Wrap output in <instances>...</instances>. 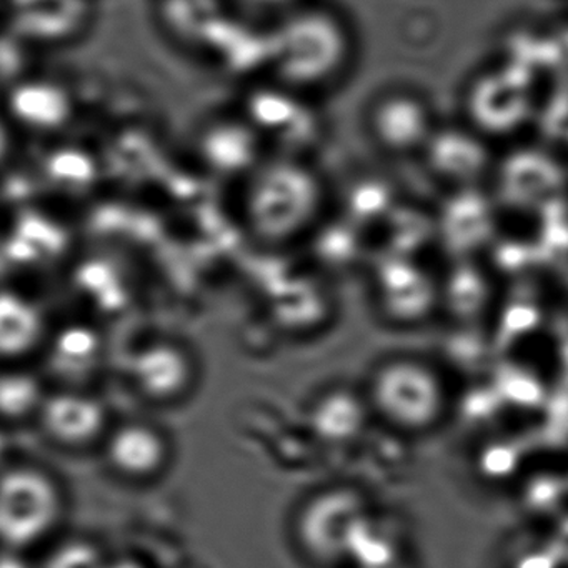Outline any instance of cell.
Returning <instances> with one entry per match:
<instances>
[{"label":"cell","instance_id":"8992f818","mask_svg":"<svg viewBox=\"0 0 568 568\" xmlns=\"http://www.w3.org/2000/svg\"><path fill=\"white\" fill-rule=\"evenodd\" d=\"M372 517L367 497L352 488H331L312 497L298 511L295 538L302 554L314 564L344 561L352 545Z\"/></svg>","mask_w":568,"mask_h":568},{"label":"cell","instance_id":"ac0fdd59","mask_svg":"<svg viewBox=\"0 0 568 568\" xmlns=\"http://www.w3.org/2000/svg\"><path fill=\"white\" fill-rule=\"evenodd\" d=\"M108 557L84 537L65 538L49 550L41 568H104Z\"/></svg>","mask_w":568,"mask_h":568},{"label":"cell","instance_id":"5bb4252c","mask_svg":"<svg viewBox=\"0 0 568 568\" xmlns=\"http://www.w3.org/2000/svg\"><path fill=\"white\" fill-rule=\"evenodd\" d=\"M49 335L44 308L19 288L0 285V365L28 364Z\"/></svg>","mask_w":568,"mask_h":568},{"label":"cell","instance_id":"30bf717a","mask_svg":"<svg viewBox=\"0 0 568 568\" xmlns=\"http://www.w3.org/2000/svg\"><path fill=\"white\" fill-rule=\"evenodd\" d=\"M132 390L149 404H178L194 388L197 368L191 351L175 341H152L128 362Z\"/></svg>","mask_w":568,"mask_h":568},{"label":"cell","instance_id":"4fadbf2b","mask_svg":"<svg viewBox=\"0 0 568 568\" xmlns=\"http://www.w3.org/2000/svg\"><path fill=\"white\" fill-rule=\"evenodd\" d=\"M45 378L58 382L55 387L91 388L104 365L105 347L101 334L84 325H71L51 332L45 342Z\"/></svg>","mask_w":568,"mask_h":568},{"label":"cell","instance_id":"9a60e30c","mask_svg":"<svg viewBox=\"0 0 568 568\" xmlns=\"http://www.w3.org/2000/svg\"><path fill=\"white\" fill-rule=\"evenodd\" d=\"M158 14L171 41L207 52L237 12L231 0H158Z\"/></svg>","mask_w":568,"mask_h":568},{"label":"cell","instance_id":"277c9868","mask_svg":"<svg viewBox=\"0 0 568 568\" xmlns=\"http://www.w3.org/2000/svg\"><path fill=\"white\" fill-rule=\"evenodd\" d=\"M68 510L61 480L42 465L14 464L0 471V541L12 551L44 545Z\"/></svg>","mask_w":568,"mask_h":568},{"label":"cell","instance_id":"8fae6325","mask_svg":"<svg viewBox=\"0 0 568 568\" xmlns=\"http://www.w3.org/2000/svg\"><path fill=\"white\" fill-rule=\"evenodd\" d=\"M367 129L378 149L392 155H407L430 144L434 119L417 95L388 92L368 109Z\"/></svg>","mask_w":568,"mask_h":568},{"label":"cell","instance_id":"e0dca14e","mask_svg":"<svg viewBox=\"0 0 568 568\" xmlns=\"http://www.w3.org/2000/svg\"><path fill=\"white\" fill-rule=\"evenodd\" d=\"M312 425L315 434L327 442L347 440L361 430L362 420L372 417L364 394L337 390L317 398L312 407Z\"/></svg>","mask_w":568,"mask_h":568},{"label":"cell","instance_id":"ba28073f","mask_svg":"<svg viewBox=\"0 0 568 568\" xmlns=\"http://www.w3.org/2000/svg\"><path fill=\"white\" fill-rule=\"evenodd\" d=\"M99 452L115 478L134 485L159 480L171 467L174 454L168 432L148 418L114 422Z\"/></svg>","mask_w":568,"mask_h":568},{"label":"cell","instance_id":"9c48e42d","mask_svg":"<svg viewBox=\"0 0 568 568\" xmlns=\"http://www.w3.org/2000/svg\"><path fill=\"white\" fill-rule=\"evenodd\" d=\"M194 151L209 174L235 182V185L268 154L264 142L241 112L205 121L195 132Z\"/></svg>","mask_w":568,"mask_h":568},{"label":"cell","instance_id":"3957f363","mask_svg":"<svg viewBox=\"0 0 568 568\" xmlns=\"http://www.w3.org/2000/svg\"><path fill=\"white\" fill-rule=\"evenodd\" d=\"M372 417L397 434L425 435L447 418L450 394L444 374L418 355L382 358L362 388Z\"/></svg>","mask_w":568,"mask_h":568},{"label":"cell","instance_id":"44dd1931","mask_svg":"<svg viewBox=\"0 0 568 568\" xmlns=\"http://www.w3.org/2000/svg\"><path fill=\"white\" fill-rule=\"evenodd\" d=\"M18 135V131L9 121L8 115L4 114V111H0V171L14 158Z\"/></svg>","mask_w":568,"mask_h":568},{"label":"cell","instance_id":"6da1fadb","mask_svg":"<svg viewBox=\"0 0 568 568\" xmlns=\"http://www.w3.org/2000/svg\"><path fill=\"white\" fill-rule=\"evenodd\" d=\"M267 78L308 98L334 89L354 62L355 39L344 16L322 0H302L264 24Z\"/></svg>","mask_w":568,"mask_h":568},{"label":"cell","instance_id":"52a82bcc","mask_svg":"<svg viewBox=\"0 0 568 568\" xmlns=\"http://www.w3.org/2000/svg\"><path fill=\"white\" fill-rule=\"evenodd\" d=\"M112 424L104 398L81 387H51L34 422L45 442L68 452L99 450Z\"/></svg>","mask_w":568,"mask_h":568},{"label":"cell","instance_id":"7a4b0ae2","mask_svg":"<svg viewBox=\"0 0 568 568\" xmlns=\"http://www.w3.org/2000/svg\"><path fill=\"white\" fill-rule=\"evenodd\" d=\"M237 212L248 237L281 247L307 235L321 221L327 185L311 158L267 154L237 184Z\"/></svg>","mask_w":568,"mask_h":568},{"label":"cell","instance_id":"5b68a950","mask_svg":"<svg viewBox=\"0 0 568 568\" xmlns=\"http://www.w3.org/2000/svg\"><path fill=\"white\" fill-rule=\"evenodd\" d=\"M315 99L272 81L251 85L241 114L257 132L268 154L311 158L321 132Z\"/></svg>","mask_w":568,"mask_h":568},{"label":"cell","instance_id":"d6986e66","mask_svg":"<svg viewBox=\"0 0 568 568\" xmlns=\"http://www.w3.org/2000/svg\"><path fill=\"white\" fill-rule=\"evenodd\" d=\"M507 568H565L550 541H530L511 551Z\"/></svg>","mask_w":568,"mask_h":568},{"label":"cell","instance_id":"ffe728a7","mask_svg":"<svg viewBox=\"0 0 568 568\" xmlns=\"http://www.w3.org/2000/svg\"><path fill=\"white\" fill-rule=\"evenodd\" d=\"M301 2L302 0H231L232 8L239 16L258 24H267Z\"/></svg>","mask_w":568,"mask_h":568},{"label":"cell","instance_id":"7402d4cb","mask_svg":"<svg viewBox=\"0 0 568 568\" xmlns=\"http://www.w3.org/2000/svg\"><path fill=\"white\" fill-rule=\"evenodd\" d=\"M104 568H149L144 561L138 560V558L121 557L114 558V560L105 561Z\"/></svg>","mask_w":568,"mask_h":568},{"label":"cell","instance_id":"2e32d148","mask_svg":"<svg viewBox=\"0 0 568 568\" xmlns=\"http://www.w3.org/2000/svg\"><path fill=\"white\" fill-rule=\"evenodd\" d=\"M51 387L31 364L0 365V427L34 424Z\"/></svg>","mask_w":568,"mask_h":568},{"label":"cell","instance_id":"7c38bea8","mask_svg":"<svg viewBox=\"0 0 568 568\" xmlns=\"http://www.w3.org/2000/svg\"><path fill=\"white\" fill-rule=\"evenodd\" d=\"M2 111L18 134H58L74 115V94L55 78H21L9 88Z\"/></svg>","mask_w":568,"mask_h":568}]
</instances>
